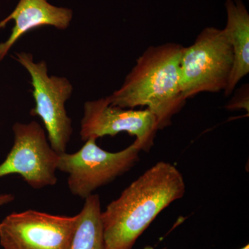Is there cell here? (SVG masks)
Here are the masks:
<instances>
[{
	"label": "cell",
	"mask_w": 249,
	"mask_h": 249,
	"mask_svg": "<svg viewBox=\"0 0 249 249\" xmlns=\"http://www.w3.org/2000/svg\"><path fill=\"white\" fill-rule=\"evenodd\" d=\"M185 193L179 170L168 162L156 163L101 213L106 249H132L158 214Z\"/></svg>",
	"instance_id": "1"
},
{
	"label": "cell",
	"mask_w": 249,
	"mask_h": 249,
	"mask_svg": "<svg viewBox=\"0 0 249 249\" xmlns=\"http://www.w3.org/2000/svg\"><path fill=\"white\" fill-rule=\"evenodd\" d=\"M184 47L176 43L150 47L137 60L124 84L107 96L111 106L124 109L147 106L159 129L186 103L180 86V62Z\"/></svg>",
	"instance_id": "2"
},
{
	"label": "cell",
	"mask_w": 249,
	"mask_h": 249,
	"mask_svg": "<svg viewBox=\"0 0 249 249\" xmlns=\"http://www.w3.org/2000/svg\"><path fill=\"white\" fill-rule=\"evenodd\" d=\"M233 65V52L224 29L206 27L180 62V86L185 100L201 92L225 91Z\"/></svg>",
	"instance_id": "3"
},
{
	"label": "cell",
	"mask_w": 249,
	"mask_h": 249,
	"mask_svg": "<svg viewBox=\"0 0 249 249\" xmlns=\"http://www.w3.org/2000/svg\"><path fill=\"white\" fill-rule=\"evenodd\" d=\"M96 140L85 141L74 153L64 152L59 155L58 170L68 175L69 189L73 196L82 199L132 169L139 161V153L142 151L137 140L117 152L106 151L98 146Z\"/></svg>",
	"instance_id": "4"
},
{
	"label": "cell",
	"mask_w": 249,
	"mask_h": 249,
	"mask_svg": "<svg viewBox=\"0 0 249 249\" xmlns=\"http://www.w3.org/2000/svg\"><path fill=\"white\" fill-rule=\"evenodd\" d=\"M15 59L31 76L35 107L30 114L42 120L52 148L59 155L64 153L73 133L71 119L65 108L73 85L65 77L49 76L47 62H34L31 53H17Z\"/></svg>",
	"instance_id": "5"
},
{
	"label": "cell",
	"mask_w": 249,
	"mask_h": 249,
	"mask_svg": "<svg viewBox=\"0 0 249 249\" xmlns=\"http://www.w3.org/2000/svg\"><path fill=\"white\" fill-rule=\"evenodd\" d=\"M14 142L0 164V178L19 175L34 189L56 184L59 154L49 143L45 129L36 121L16 123Z\"/></svg>",
	"instance_id": "6"
},
{
	"label": "cell",
	"mask_w": 249,
	"mask_h": 249,
	"mask_svg": "<svg viewBox=\"0 0 249 249\" xmlns=\"http://www.w3.org/2000/svg\"><path fill=\"white\" fill-rule=\"evenodd\" d=\"M78 219V214L13 213L0 223V245L3 249H70Z\"/></svg>",
	"instance_id": "7"
},
{
	"label": "cell",
	"mask_w": 249,
	"mask_h": 249,
	"mask_svg": "<svg viewBox=\"0 0 249 249\" xmlns=\"http://www.w3.org/2000/svg\"><path fill=\"white\" fill-rule=\"evenodd\" d=\"M82 141L114 137L127 132L136 137L142 150L148 152L159 130L157 119L149 110H134L111 106L107 97L87 101L80 124Z\"/></svg>",
	"instance_id": "8"
},
{
	"label": "cell",
	"mask_w": 249,
	"mask_h": 249,
	"mask_svg": "<svg viewBox=\"0 0 249 249\" xmlns=\"http://www.w3.org/2000/svg\"><path fill=\"white\" fill-rule=\"evenodd\" d=\"M72 18L71 9L54 6L48 0H19L14 11L0 21V30L11 21L15 22L7 40L0 43V62L4 60L20 37L29 31L45 26L65 30L70 27Z\"/></svg>",
	"instance_id": "9"
},
{
	"label": "cell",
	"mask_w": 249,
	"mask_h": 249,
	"mask_svg": "<svg viewBox=\"0 0 249 249\" xmlns=\"http://www.w3.org/2000/svg\"><path fill=\"white\" fill-rule=\"evenodd\" d=\"M227 24L224 31L233 52V65L227 89L229 96L249 73V15L241 0H227Z\"/></svg>",
	"instance_id": "10"
},
{
	"label": "cell",
	"mask_w": 249,
	"mask_h": 249,
	"mask_svg": "<svg viewBox=\"0 0 249 249\" xmlns=\"http://www.w3.org/2000/svg\"><path fill=\"white\" fill-rule=\"evenodd\" d=\"M101 213L98 195L85 199L70 249H106Z\"/></svg>",
	"instance_id": "11"
},
{
	"label": "cell",
	"mask_w": 249,
	"mask_h": 249,
	"mask_svg": "<svg viewBox=\"0 0 249 249\" xmlns=\"http://www.w3.org/2000/svg\"><path fill=\"white\" fill-rule=\"evenodd\" d=\"M248 88H245L243 92L239 93L237 96H235L232 103L229 104L227 107L229 109H240L245 108L249 111V94Z\"/></svg>",
	"instance_id": "12"
},
{
	"label": "cell",
	"mask_w": 249,
	"mask_h": 249,
	"mask_svg": "<svg viewBox=\"0 0 249 249\" xmlns=\"http://www.w3.org/2000/svg\"><path fill=\"white\" fill-rule=\"evenodd\" d=\"M15 196L11 193H0V207L14 200Z\"/></svg>",
	"instance_id": "13"
},
{
	"label": "cell",
	"mask_w": 249,
	"mask_h": 249,
	"mask_svg": "<svg viewBox=\"0 0 249 249\" xmlns=\"http://www.w3.org/2000/svg\"><path fill=\"white\" fill-rule=\"evenodd\" d=\"M240 249H249V245H245V247H242V248H241Z\"/></svg>",
	"instance_id": "14"
},
{
	"label": "cell",
	"mask_w": 249,
	"mask_h": 249,
	"mask_svg": "<svg viewBox=\"0 0 249 249\" xmlns=\"http://www.w3.org/2000/svg\"><path fill=\"white\" fill-rule=\"evenodd\" d=\"M144 249H155L153 247H150V246H147V247H145Z\"/></svg>",
	"instance_id": "15"
}]
</instances>
